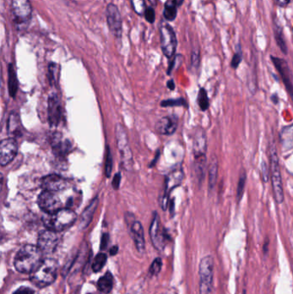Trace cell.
I'll list each match as a JSON object with an SVG mask.
<instances>
[{
    "label": "cell",
    "mask_w": 293,
    "mask_h": 294,
    "mask_svg": "<svg viewBox=\"0 0 293 294\" xmlns=\"http://www.w3.org/2000/svg\"><path fill=\"white\" fill-rule=\"evenodd\" d=\"M160 158V151L159 150H157V153L155 155V158H153V160L151 161L150 164H149V168H153V167L156 165V164L157 163V160H158V158Z\"/></svg>",
    "instance_id": "45"
},
{
    "label": "cell",
    "mask_w": 293,
    "mask_h": 294,
    "mask_svg": "<svg viewBox=\"0 0 293 294\" xmlns=\"http://www.w3.org/2000/svg\"><path fill=\"white\" fill-rule=\"evenodd\" d=\"M2 185H3V175L0 173V191H1Z\"/></svg>",
    "instance_id": "51"
},
{
    "label": "cell",
    "mask_w": 293,
    "mask_h": 294,
    "mask_svg": "<svg viewBox=\"0 0 293 294\" xmlns=\"http://www.w3.org/2000/svg\"><path fill=\"white\" fill-rule=\"evenodd\" d=\"M31 280L39 287H44L55 281L57 276V263L53 259H46L31 273Z\"/></svg>",
    "instance_id": "6"
},
{
    "label": "cell",
    "mask_w": 293,
    "mask_h": 294,
    "mask_svg": "<svg viewBox=\"0 0 293 294\" xmlns=\"http://www.w3.org/2000/svg\"><path fill=\"white\" fill-rule=\"evenodd\" d=\"M167 87H168V89H169L170 91H174L175 88V85L174 80H172V79L169 80V81L167 82Z\"/></svg>",
    "instance_id": "47"
},
{
    "label": "cell",
    "mask_w": 293,
    "mask_h": 294,
    "mask_svg": "<svg viewBox=\"0 0 293 294\" xmlns=\"http://www.w3.org/2000/svg\"><path fill=\"white\" fill-rule=\"evenodd\" d=\"M150 237H151V243L159 251H162L165 248L168 241H169V235L167 234L166 230L163 228H161L160 219L157 212L153 213V218L151 220L150 225Z\"/></svg>",
    "instance_id": "9"
},
{
    "label": "cell",
    "mask_w": 293,
    "mask_h": 294,
    "mask_svg": "<svg viewBox=\"0 0 293 294\" xmlns=\"http://www.w3.org/2000/svg\"><path fill=\"white\" fill-rule=\"evenodd\" d=\"M198 104L200 107V110L201 111H206L209 109L210 106V102H209L208 96L206 93V91L204 88H201L199 91V94H198Z\"/></svg>",
    "instance_id": "30"
},
{
    "label": "cell",
    "mask_w": 293,
    "mask_h": 294,
    "mask_svg": "<svg viewBox=\"0 0 293 294\" xmlns=\"http://www.w3.org/2000/svg\"><path fill=\"white\" fill-rule=\"evenodd\" d=\"M61 105L56 95H53L49 99V122L52 127H57L61 122Z\"/></svg>",
    "instance_id": "20"
},
{
    "label": "cell",
    "mask_w": 293,
    "mask_h": 294,
    "mask_svg": "<svg viewBox=\"0 0 293 294\" xmlns=\"http://www.w3.org/2000/svg\"><path fill=\"white\" fill-rule=\"evenodd\" d=\"M160 37L163 55L168 59H171L175 55L177 47V39L173 28L168 25H163L160 28Z\"/></svg>",
    "instance_id": "11"
},
{
    "label": "cell",
    "mask_w": 293,
    "mask_h": 294,
    "mask_svg": "<svg viewBox=\"0 0 293 294\" xmlns=\"http://www.w3.org/2000/svg\"><path fill=\"white\" fill-rule=\"evenodd\" d=\"M292 126H287L282 128L279 133V140L283 152H289L292 149Z\"/></svg>",
    "instance_id": "25"
},
{
    "label": "cell",
    "mask_w": 293,
    "mask_h": 294,
    "mask_svg": "<svg viewBox=\"0 0 293 294\" xmlns=\"http://www.w3.org/2000/svg\"><path fill=\"white\" fill-rule=\"evenodd\" d=\"M13 294H34V290H32L31 288L23 286V287L19 288L17 291H14Z\"/></svg>",
    "instance_id": "43"
},
{
    "label": "cell",
    "mask_w": 293,
    "mask_h": 294,
    "mask_svg": "<svg viewBox=\"0 0 293 294\" xmlns=\"http://www.w3.org/2000/svg\"><path fill=\"white\" fill-rule=\"evenodd\" d=\"M242 61V53H241V51L236 52V54L233 56L232 61L230 62V67H232L233 69H236L239 67V65L241 64Z\"/></svg>",
    "instance_id": "39"
},
{
    "label": "cell",
    "mask_w": 293,
    "mask_h": 294,
    "mask_svg": "<svg viewBox=\"0 0 293 294\" xmlns=\"http://www.w3.org/2000/svg\"><path fill=\"white\" fill-rule=\"evenodd\" d=\"M40 208L45 213H53L63 208V202L57 192L44 190L38 197Z\"/></svg>",
    "instance_id": "12"
},
{
    "label": "cell",
    "mask_w": 293,
    "mask_h": 294,
    "mask_svg": "<svg viewBox=\"0 0 293 294\" xmlns=\"http://www.w3.org/2000/svg\"><path fill=\"white\" fill-rule=\"evenodd\" d=\"M246 181H247V175L244 170H241L240 176H239L238 183H237V188H236V200L239 202L244 193L245 185H246Z\"/></svg>",
    "instance_id": "29"
},
{
    "label": "cell",
    "mask_w": 293,
    "mask_h": 294,
    "mask_svg": "<svg viewBox=\"0 0 293 294\" xmlns=\"http://www.w3.org/2000/svg\"><path fill=\"white\" fill-rule=\"evenodd\" d=\"M200 65V52H193L192 55V61H191V66L194 69H198Z\"/></svg>",
    "instance_id": "40"
},
{
    "label": "cell",
    "mask_w": 293,
    "mask_h": 294,
    "mask_svg": "<svg viewBox=\"0 0 293 294\" xmlns=\"http://www.w3.org/2000/svg\"><path fill=\"white\" fill-rule=\"evenodd\" d=\"M109 234H103L102 237V241H101V249H106L108 243H109Z\"/></svg>",
    "instance_id": "44"
},
{
    "label": "cell",
    "mask_w": 293,
    "mask_h": 294,
    "mask_svg": "<svg viewBox=\"0 0 293 294\" xmlns=\"http://www.w3.org/2000/svg\"><path fill=\"white\" fill-rule=\"evenodd\" d=\"M132 3V7L135 13L138 15L141 16L145 13V0H131Z\"/></svg>",
    "instance_id": "34"
},
{
    "label": "cell",
    "mask_w": 293,
    "mask_h": 294,
    "mask_svg": "<svg viewBox=\"0 0 293 294\" xmlns=\"http://www.w3.org/2000/svg\"><path fill=\"white\" fill-rule=\"evenodd\" d=\"M161 268H162V259L159 257L156 258L151 265L149 273L151 275H157L160 273Z\"/></svg>",
    "instance_id": "36"
},
{
    "label": "cell",
    "mask_w": 293,
    "mask_h": 294,
    "mask_svg": "<svg viewBox=\"0 0 293 294\" xmlns=\"http://www.w3.org/2000/svg\"><path fill=\"white\" fill-rule=\"evenodd\" d=\"M275 39H276V43L278 44V48L281 49V51L283 52V54L284 55H287L288 50H287L286 43L284 41V36H283L280 28H277L275 30Z\"/></svg>",
    "instance_id": "32"
},
{
    "label": "cell",
    "mask_w": 293,
    "mask_h": 294,
    "mask_svg": "<svg viewBox=\"0 0 293 294\" xmlns=\"http://www.w3.org/2000/svg\"><path fill=\"white\" fill-rule=\"evenodd\" d=\"M271 60L279 73L288 93L290 94V97H292V75L286 61L280 58L273 57V56H271Z\"/></svg>",
    "instance_id": "16"
},
{
    "label": "cell",
    "mask_w": 293,
    "mask_h": 294,
    "mask_svg": "<svg viewBox=\"0 0 293 294\" xmlns=\"http://www.w3.org/2000/svg\"><path fill=\"white\" fill-rule=\"evenodd\" d=\"M184 178V172L181 167L174 169L172 171L165 176L164 180V190L161 197L160 206L163 211H166L167 207L169 206V195L174 188L181 185L182 180Z\"/></svg>",
    "instance_id": "8"
},
{
    "label": "cell",
    "mask_w": 293,
    "mask_h": 294,
    "mask_svg": "<svg viewBox=\"0 0 293 294\" xmlns=\"http://www.w3.org/2000/svg\"><path fill=\"white\" fill-rule=\"evenodd\" d=\"M260 168H261L260 170H261V177H262L263 182H266L269 179V170L265 161H263L261 163Z\"/></svg>",
    "instance_id": "41"
},
{
    "label": "cell",
    "mask_w": 293,
    "mask_h": 294,
    "mask_svg": "<svg viewBox=\"0 0 293 294\" xmlns=\"http://www.w3.org/2000/svg\"><path fill=\"white\" fill-rule=\"evenodd\" d=\"M270 172H271V180H272V194H273L275 201L278 204H282L284 200V189H283V182H282L278 152L273 141L271 143V146H270Z\"/></svg>",
    "instance_id": "3"
},
{
    "label": "cell",
    "mask_w": 293,
    "mask_h": 294,
    "mask_svg": "<svg viewBox=\"0 0 293 294\" xmlns=\"http://www.w3.org/2000/svg\"><path fill=\"white\" fill-rule=\"evenodd\" d=\"M271 98H272V102H273V103H275V104H277V103H278V96H277V95H272V97H271Z\"/></svg>",
    "instance_id": "49"
},
{
    "label": "cell",
    "mask_w": 293,
    "mask_h": 294,
    "mask_svg": "<svg viewBox=\"0 0 293 294\" xmlns=\"http://www.w3.org/2000/svg\"><path fill=\"white\" fill-rule=\"evenodd\" d=\"M7 130H8V134L13 137V139L21 136L22 124L18 114L13 112L10 115L8 122H7Z\"/></svg>",
    "instance_id": "24"
},
{
    "label": "cell",
    "mask_w": 293,
    "mask_h": 294,
    "mask_svg": "<svg viewBox=\"0 0 293 294\" xmlns=\"http://www.w3.org/2000/svg\"><path fill=\"white\" fill-rule=\"evenodd\" d=\"M18 144L13 138L0 141V165L7 166L12 163L18 153Z\"/></svg>",
    "instance_id": "15"
},
{
    "label": "cell",
    "mask_w": 293,
    "mask_h": 294,
    "mask_svg": "<svg viewBox=\"0 0 293 294\" xmlns=\"http://www.w3.org/2000/svg\"><path fill=\"white\" fill-rule=\"evenodd\" d=\"M149 2L151 3L152 7H157V0H149Z\"/></svg>",
    "instance_id": "50"
},
{
    "label": "cell",
    "mask_w": 293,
    "mask_h": 294,
    "mask_svg": "<svg viewBox=\"0 0 293 294\" xmlns=\"http://www.w3.org/2000/svg\"><path fill=\"white\" fill-rule=\"evenodd\" d=\"M106 18L110 32L116 38H121L122 35V20L118 7L114 4H109L107 7Z\"/></svg>",
    "instance_id": "13"
},
{
    "label": "cell",
    "mask_w": 293,
    "mask_h": 294,
    "mask_svg": "<svg viewBox=\"0 0 293 294\" xmlns=\"http://www.w3.org/2000/svg\"><path fill=\"white\" fill-rule=\"evenodd\" d=\"M178 126V120L173 115L164 116L159 119L155 125V129L158 134L163 135H172L175 134Z\"/></svg>",
    "instance_id": "18"
},
{
    "label": "cell",
    "mask_w": 293,
    "mask_h": 294,
    "mask_svg": "<svg viewBox=\"0 0 293 294\" xmlns=\"http://www.w3.org/2000/svg\"><path fill=\"white\" fill-rule=\"evenodd\" d=\"M118 246H113L112 248H111V249H110V250H109V253H110V255H116V254H117V252H118Z\"/></svg>",
    "instance_id": "48"
},
{
    "label": "cell",
    "mask_w": 293,
    "mask_h": 294,
    "mask_svg": "<svg viewBox=\"0 0 293 294\" xmlns=\"http://www.w3.org/2000/svg\"><path fill=\"white\" fill-rule=\"evenodd\" d=\"M144 15H145L146 21L148 22V23H150V24H153L154 23L155 19H156V14H155L154 8L153 7L146 8Z\"/></svg>",
    "instance_id": "38"
},
{
    "label": "cell",
    "mask_w": 293,
    "mask_h": 294,
    "mask_svg": "<svg viewBox=\"0 0 293 294\" xmlns=\"http://www.w3.org/2000/svg\"><path fill=\"white\" fill-rule=\"evenodd\" d=\"M43 261V252L36 245L27 244L16 255L14 266L22 273H33Z\"/></svg>",
    "instance_id": "1"
},
{
    "label": "cell",
    "mask_w": 293,
    "mask_h": 294,
    "mask_svg": "<svg viewBox=\"0 0 293 294\" xmlns=\"http://www.w3.org/2000/svg\"><path fill=\"white\" fill-rule=\"evenodd\" d=\"M113 169V158L109 146L107 147L106 161H105V175L107 177H110Z\"/></svg>",
    "instance_id": "35"
},
{
    "label": "cell",
    "mask_w": 293,
    "mask_h": 294,
    "mask_svg": "<svg viewBox=\"0 0 293 294\" xmlns=\"http://www.w3.org/2000/svg\"><path fill=\"white\" fill-rule=\"evenodd\" d=\"M8 73H9V82H8V85H9L10 94H11L12 97H15L17 91H18V79H17L15 69H14L13 64L9 65Z\"/></svg>",
    "instance_id": "28"
},
{
    "label": "cell",
    "mask_w": 293,
    "mask_h": 294,
    "mask_svg": "<svg viewBox=\"0 0 293 294\" xmlns=\"http://www.w3.org/2000/svg\"><path fill=\"white\" fill-rule=\"evenodd\" d=\"M206 132L201 127H197L193 138V170L197 171L206 170Z\"/></svg>",
    "instance_id": "4"
},
{
    "label": "cell",
    "mask_w": 293,
    "mask_h": 294,
    "mask_svg": "<svg viewBox=\"0 0 293 294\" xmlns=\"http://www.w3.org/2000/svg\"><path fill=\"white\" fill-rule=\"evenodd\" d=\"M182 61H183V59H182V56H181V55H177L176 56H175L172 62L169 65V69H168V73H168V75L171 74V73L174 71L175 67L178 68V67L181 66V63H182Z\"/></svg>",
    "instance_id": "37"
},
{
    "label": "cell",
    "mask_w": 293,
    "mask_h": 294,
    "mask_svg": "<svg viewBox=\"0 0 293 294\" xmlns=\"http://www.w3.org/2000/svg\"><path fill=\"white\" fill-rule=\"evenodd\" d=\"M113 285H114V277H113L112 273H106L105 275L101 277L98 283H97V286L98 289L100 290L103 293H109L112 290Z\"/></svg>",
    "instance_id": "26"
},
{
    "label": "cell",
    "mask_w": 293,
    "mask_h": 294,
    "mask_svg": "<svg viewBox=\"0 0 293 294\" xmlns=\"http://www.w3.org/2000/svg\"><path fill=\"white\" fill-rule=\"evenodd\" d=\"M33 8L30 0H13L12 13L16 25L25 26L31 21Z\"/></svg>",
    "instance_id": "10"
},
{
    "label": "cell",
    "mask_w": 293,
    "mask_h": 294,
    "mask_svg": "<svg viewBox=\"0 0 293 294\" xmlns=\"http://www.w3.org/2000/svg\"><path fill=\"white\" fill-rule=\"evenodd\" d=\"M160 105L161 107H163V108L186 106L187 103L184 100V98H178V99H168V100L162 101Z\"/></svg>",
    "instance_id": "33"
},
{
    "label": "cell",
    "mask_w": 293,
    "mask_h": 294,
    "mask_svg": "<svg viewBox=\"0 0 293 294\" xmlns=\"http://www.w3.org/2000/svg\"><path fill=\"white\" fill-rule=\"evenodd\" d=\"M77 214L70 208H62L53 213H45L43 221L46 227L54 231H61L73 225L76 221Z\"/></svg>",
    "instance_id": "2"
},
{
    "label": "cell",
    "mask_w": 293,
    "mask_h": 294,
    "mask_svg": "<svg viewBox=\"0 0 293 294\" xmlns=\"http://www.w3.org/2000/svg\"><path fill=\"white\" fill-rule=\"evenodd\" d=\"M121 173L119 172L117 174H115V176H114V179H113L112 182V186L113 188L115 189V190H117L120 188V185H121Z\"/></svg>",
    "instance_id": "42"
},
{
    "label": "cell",
    "mask_w": 293,
    "mask_h": 294,
    "mask_svg": "<svg viewBox=\"0 0 293 294\" xmlns=\"http://www.w3.org/2000/svg\"><path fill=\"white\" fill-rule=\"evenodd\" d=\"M98 206V198H95L91 204L85 208V211L82 213L81 218H80V228L85 229L90 224L92 218H93L94 213L97 210Z\"/></svg>",
    "instance_id": "23"
},
{
    "label": "cell",
    "mask_w": 293,
    "mask_h": 294,
    "mask_svg": "<svg viewBox=\"0 0 293 294\" xmlns=\"http://www.w3.org/2000/svg\"><path fill=\"white\" fill-rule=\"evenodd\" d=\"M115 138L117 142L121 164L126 171H133L134 162H133V152L131 150L129 140L127 136V130L123 125H116L115 127Z\"/></svg>",
    "instance_id": "5"
},
{
    "label": "cell",
    "mask_w": 293,
    "mask_h": 294,
    "mask_svg": "<svg viewBox=\"0 0 293 294\" xmlns=\"http://www.w3.org/2000/svg\"><path fill=\"white\" fill-rule=\"evenodd\" d=\"M59 242H60L59 234L56 231L48 229L40 233L37 247L39 248L41 251L43 252V253L49 254L55 251Z\"/></svg>",
    "instance_id": "14"
},
{
    "label": "cell",
    "mask_w": 293,
    "mask_h": 294,
    "mask_svg": "<svg viewBox=\"0 0 293 294\" xmlns=\"http://www.w3.org/2000/svg\"><path fill=\"white\" fill-rule=\"evenodd\" d=\"M278 6L281 7H285L290 3V0H276Z\"/></svg>",
    "instance_id": "46"
},
{
    "label": "cell",
    "mask_w": 293,
    "mask_h": 294,
    "mask_svg": "<svg viewBox=\"0 0 293 294\" xmlns=\"http://www.w3.org/2000/svg\"><path fill=\"white\" fill-rule=\"evenodd\" d=\"M183 1H184V0H175V2L177 4V7H181L182 3H183Z\"/></svg>",
    "instance_id": "52"
},
{
    "label": "cell",
    "mask_w": 293,
    "mask_h": 294,
    "mask_svg": "<svg viewBox=\"0 0 293 294\" xmlns=\"http://www.w3.org/2000/svg\"><path fill=\"white\" fill-rule=\"evenodd\" d=\"M107 255L104 253H100L94 259L93 263H92V269L94 272H99L102 270L104 265L106 264Z\"/></svg>",
    "instance_id": "31"
},
{
    "label": "cell",
    "mask_w": 293,
    "mask_h": 294,
    "mask_svg": "<svg viewBox=\"0 0 293 294\" xmlns=\"http://www.w3.org/2000/svg\"><path fill=\"white\" fill-rule=\"evenodd\" d=\"M130 231L138 251L139 253H144L145 249V241L142 224L138 220H133L130 224Z\"/></svg>",
    "instance_id": "19"
},
{
    "label": "cell",
    "mask_w": 293,
    "mask_h": 294,
    "mask_svg": "<svg viewBox=\"0 0 293 294\" xmlns=\"http://www.w3.org/2000/svg\"><path fill=\"white\" fill-rule=\"evenodd\" d=\"M42 187L44 190L61 192L69 187V181L58 175H49L42 179Z\"/></svg>",
    "instance_id": "17"
},
{
    "label": "cell",
    "mask_w": 293,
    "mask_h": 294,
    "mask_svg": "<svg viewBox=\"0 0 293 294\" xmlns=\"http://www.w3.org/2000/svg\"><path fill=\"white\" fill-rule=\"evenodd\" d=\"M200 294H211L213 280V259L206 255L201 259L199 266Z\"/></svg>",
    "instance_id": "7"
},
{
    "label": "cell",
    "mask_w": 293,
    "mask_h": 294,
    "mask_svg": "<svg viewBox=\"0 0 293 294\" xmlns=\"http://www.w3.org/2000/svg\"><path fill=\"white\" fill-rule=\"evenodd\" d=\"M177 7L175 0H167L163 10V17L167 21L172 22L175 20L177 15Z\"/></svg>",
    "instance_id": "27"
},
{
    "label": "cell",
    "mask_w": 293,
    "mask_h": 294,
    "mask_svg": "<svg viewBox=\"0 0 293 294\" xmlns=\"http://www.w3.org/2000/svg\"><path fill=\"white\" fill-rule=\"evenodd\" d=\"M51 145L55 156L61 158H63L69 150V143L64 141L61 134H55L54 135L52 138Z\"/></svg>",
    "instance_id": "21"
},
{
    "label": "cell",
    "mask_w": 293,
    "mask_h": 294,
    "mask_svg": "<svg viewBox=\"0 0 293 294\" xmlns=\"http://www.w3.org/2000/svg\"><path fill=\"white\" fill-rule=\"evenodd\" d=\"M218 175V160L216 155H212L208 166V188L213 190L217 184Z\"/></svg>",
    "instance_id": "22"
}]
</instances>
